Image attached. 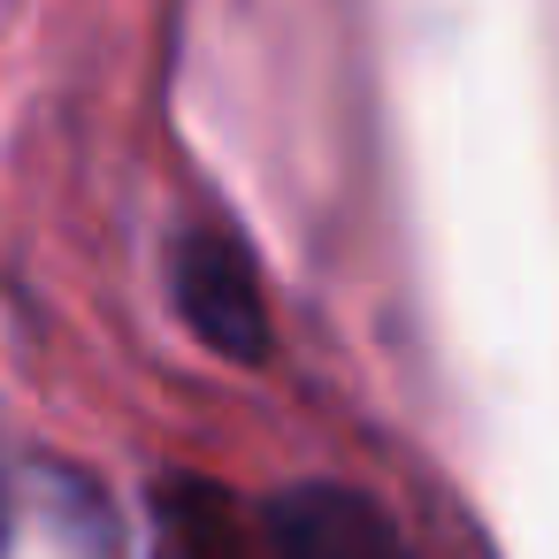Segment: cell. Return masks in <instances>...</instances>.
<instances>
[{
  "instance_id": "6da1fadb",
  "label": "cell",
  "mask_w": 559,
  "mask_h": 559,
  "mask_svg": "<svg viewBox=\"0 0 559 559\" xmlns=\"http://www.w3.org/2000/svg\"><path fill=\"white\" fill-rule=\"evenodd\" d=\"M169 299H177V322H185L215 360L261 368V360L276 353L269 299H261V269H253L246 238H238L223 215L177 223V238H169Z\"/></svg>"
},
{
  "instance_id": "7a4b0ae2",
  "label": "cell",
  "mask_w": 559,
  "mask_h": 559,
  "mask_svg": "<svg viewBox=\"0 0 559 559\" xmlns=\"http://www.w3.org/2000/svg\"><path fill=\"white\" fill-rule=\"evenodd\" d=\"M253 528H261V559H414L399 513L337 475L269 490L253 506Z\"/></svg>"
},
{
  "instance_id": "3957f363",
  "label": "cell",
  "mask_w": 559,
  "mask_h": 559,
  "mask_svg": "<svg viewBox=\"0 0 559 559\" xmlns=\"http://www.w3.org/2000/svg\"><path fill=\"white\" fill-rule=\"evenodd\" d=\"M0 551H9V498H0Z\"/></svg>"
}]
</instances>
